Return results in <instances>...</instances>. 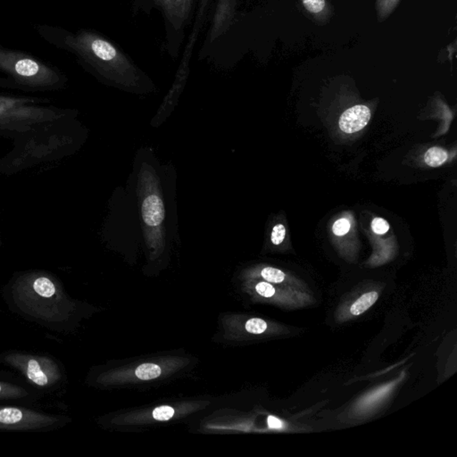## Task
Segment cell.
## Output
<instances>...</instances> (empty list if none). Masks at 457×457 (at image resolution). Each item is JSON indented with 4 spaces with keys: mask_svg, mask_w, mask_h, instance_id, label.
<instances>
[{
    "mask_svg": "<svg viewBox=\"0 0 457 457\" xmlns=\"http://www.w3.org/2000/svg\"><path fill=\"white\" fill-rule=\"evenodd\" d=\"M350 228H351V224H350V221L346 218H341V219H338L336 221V223L332 226V231L336 236H338V237H341V236H344L350 231Z\"/></svg>",
    "mask_w": 457,
    "mask_h": 457,
    "instance_id": "cell-17",
    "label": "cell"
},
{
    "mask_svg": "<svg viewBox=\"0 0 457 457\" xmlns=\"http://www.w3.org/2000/svg\"><path fill=\"white\" fill-rule=\"evenodd\" d=\"M256 291L260 296H263V298H271V296H274L275 288L273 285L268 283V282H259L256 286Z\"/></svg>",
    "mask_w": 457,
    "mask_h": 457,
    "instance_id": "cell-20",
    "label": "cell"
},
{
    "mask_svg": "<svg viewBox=\"0 0 457 457\" xmlns=\"http://www.w3.org/2000/svg\"><path fill=\"white\" fill-rule=\"evenodd\" d=\"M174 416V409L173 407L168 406L156 407L152 413L154 419L161 421H169Z\"/></svg>",
    "mask_w": 457,
    "mask_h": 457,
    "instance_id": "cell-16",
    "label": "cell"
},
{
    "mask_svg": "<svg viewBox=\"0 0 457 457\" xmlns=\"http://www.w3.org/2000/svg\"><path fill=\"white\" fill-rule=\"evenodd\" d=\"M448 159V154L445 149L438 146H432L428 149L424 155L425 163L431 167H438L446 162Z\"/></svg>",
    "mask_w": 457,
    "mask_h": 457,
    "instance_id": "cell-10",
    "label": "cell"
},
{
    "mask_svg": "<svg viewBox=\"0 0 457 457\" xmlns=\"http://www.w3.org/2000/svg\"><path fill=\"white\" fill-rule=\"evenodd\" d=\"M39 399V392L24 381L0 375V403L31 406Z\"/></svg>",
    "mask_w": 457,
    "mask_h": 457,
    "instance_id": "cell-4",
    "label": "cell"
},
{
    "mask_svg": "<svg viewBox=\"0 0 457 457\" xmlns=\"http://www.w3.org/2000/svg\"><path fill=\"white\" fill-rule=\"evenodd\" d=\"M371 228L375 234L384 235L389 230V224L383 218L377 217L374 218L373 223H371Z\"/></svg>",
    "mask_w": 457,
    "mask_h": 457,
    "instance_id": "cell-19",
    "label": "cell"
},
{
    "mask_svg": "<svg viewBox=\"0 0 457 457\" xmlns=\"http://www.w3.org/2000/svg\"><path fill=\"white\" fill-rule=\"evenodd\" d=\"M371 110L369 107L358 105L346 110L338 121V126L345 134H355L363 130L369 123Z\"/></svg>",
    "mask_w": 457,
    "mask_h": 457,
    "instance_id": "cell-5",
    "label": "cell"
},
{
    "mask_svg": "<svg viewBox=\"0 0 457 457\" xmlns=\"http://www.w3.org/2000/svg\"><path fill=\"white\" fill-rule=\"evenodd\" d=\"M286 236V228L283 224L275 225L271 231V241L274 245H280L283 242Z\"/></svg>",
    "mask_w": 457,
    "mask_h": 457,
    "instance_id": "cell-18",
    "label": "cell"
},
{
    "mask_svg": "<svg viewBox=\"0 0 457 457\" xmlns=\"http://www.w3.org/2000/svg\"><path fill=\"white\" fill-rule=\"evenodd\" d=\"M154 6H159L163 9L167 21L174 24L177 23L179 26L184 24L191 6V0H154Z\"/></svg>",
    "mask_w": 457,
    "mask_h": 457,
    "instance_id": "cell-6",
    "label": "cell"
},
{
    "mask_svg": "<svg viewBox=\"0 0 457 457\" xmlns=\"http://www.w3.org/2000/svg\"><path fill=\"white\" fill-rule=\"evenodd\" d=\"M142 218L149 226H159L164 219V209L162 199L156 195L148 196L142 204Z\"/></svg>",
    "mask_w": 457,
    "mask_h": 457,
    "instance_id": "cell-7",
    "label": "cell"
},
{
    "mask_svg": "<svg viewBox=\"0 0 457 457\" xmlns=\"http://www.w3.org/2000/svg\"><path fill=\"white\" fill-rule=\"evenodd\" d=\"M64 421L61 416L29 406L0 403V431H49L61 428Z\"/></svg>",
    "mask_w": 457,
    "mask_h": 457,
    "instance_id": "cell-3",
    "label": "cell"
},
{
    "mask_svg": "<svg viewBox=\"0 0 457 457\" xmlns=\"http://www.w3.org/2000/svg\"><path fill=\"white\" fill-rule=\"evenodd\" d=\"M305 9L318 20H323L328 14L326 0H302Z\"/></svg>",
    "mask_w": 457,
    "mask_h": 457,
    "instance_id": "cell-9",
    "label": "cell"
},
{
    "mask_svg": "<svg viewBox=\"0 0 457 457\" xmlns=\"http://www.w3.org/2000/svg\"><path fill=\"white\" fill-rule=\"evenodd\" d=\"M378 294L376 291L368 292L366 294L361 296L356 301L352 303L350 307V313L353 316H360L374 305L377 301Z\"/></svg>",
    "mask_w": 457,
    "mask_h": 457,
    "instance_id": "cell-8",
    "label": "cell"
},
{
    "mask_svg": "<svg viewBox=\"0 0 457 457\" xmlns=\"http://www.w3.org/2000/svg\"><path fill=\"white\" fill-rule=\"evenodd\" d=\"M0 361L19 371L25 382L38 392L56 391L64 380L60 364L51 356L6 352L0 356Z\"/></svg>",
    "mask_w": 457,
    "mask_h": 457,
    "instance_id": "cell-2",
    "label": "cell"
},
{
    "mask_svg": "<svg viewBox=\"0 0 457 457\" xmlns=\"http://www.w3.org/2000/svg\"><path fill=\"white\" fill-rule=\"evenodd\" d=\"M261 275L264 280L271 282V283H281L285 280L286 275L283 271L273 267L263 268L261 271Z\"/></svg>",
    "mask_w": 457,
    "mask_h": 457,
    "instance_id": "cell-14",
    "label": "cell"
},
{
    "mask_svg": "<svg viewBox=\"0 0 457 457\" xmlns=\"http://www.w3.org/2000/svg\"><path fill=\"white\" fill-rule=\"evenodd\" d=\"M9 301L21 316L55 331L62 328L70 307L64 289L45 275L17 281L9 289Z\"/></svg>",
    "mask_w": 457,
    "mask_h": 457,
    "instance_id": "cell-1",
    "label": "cell"
},
{
    "mask_svg": "<svg viewBox=\"0 0 457 457\" xmlns=\"http://www.w3.org/2000/svg\"><path fill=\"white\" fill-rule=\"evenodd\" d=\"M162 373L161 368L155 363H143L135 371V375L139 380L149 381L159 377Z\"/></svg>",
    "mask_w": 457,
    "mask_h": 457,
    "instance_id": "cell-11",
    "label": "cell"
},
{
    "mask_svg": "<svg viewBox=\"0 0 457 457\" xmlns=\"http://www.w3.org/2000/svg\"><path fill=\"white\" fill-rule=\"evenodd\" d=\"M400 0H377L376 7L378 17L384 20L395 10Z\"/></svg>",
    "mask_w": 457,
    "mask_h": 457,
    "instance_id": "cell-13",
    "label": "cell"
},
{
    "mask_svg": "<svg viewBox=\"0 0 457 457\" xmlns=\"http://www.w3.org/2000/svg\"><path fill=\"white\" fill-rule=\"evenodd\" d=\"M266 328L267 323L263 320L259 319V318H253V319L246 321V331L252 334H262L263 332L266 331Z\"/></svg>",
    "mask_w": 457,
    "mask_h": 457,
    "instance_id": "cell-15",
    "label": "cell"
},
{
    "mask_svg": "<svg viewBox=\"0 0 457 457\" xmlns=\"http://www.w3.org/2000/svg\"><path fill=\"white\" fill-rule=\"evenodd\" d=\"M267 423L271 428H283V423L282 421L277 419L276 417L269 416L267 419Z\"/></svg>",
    "mask_w": 457,
    "mask_h": 457,
    "instance_id": "cell-21",
    "label": "cell"
},
{
    "mask_svg": "<svg viewBox=\"0 0 457 457\" xmlns=\"http://www.w3.org/2000/svg\"><path fill=\"white\" fill-rule=\"evenodd\" d=\"M14 69L21 76L30 77L38 74L39 66L37 63L31 59H21L16 64Z\"/></svg>",
    "mask_w": 457,
    "mask_h": 457,
    "instance_id": "cell-12",
    "label": "cell"
}]
</instances>
